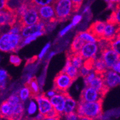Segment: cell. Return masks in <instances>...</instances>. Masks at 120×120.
Masks as SVG:
<instances>
[{
    "instance_id": "1",
    "label": "cell",
    "mask_w": 120,
    "mask_h": 120,
    "mask_svg": "<svg viewBox=\"0 0 120 120\" xmlns=\"http://www.w3.org/2000/svg\"><path fill=\"white\" fill-rule=\"evenodd\" d=\"M103 99L93 102H84L79 100L77 104L76 112L79 117H87L94 120L102 116Z\"/></svg>"
},
{
    "instance_id": "2",
    "label": "cell",
    "mask_w": 120,
    "mask_h": 120,
    "mask_svg": "<svg viewBox=\"0 0 120 120\" xmlns=\"http://www.w3.org/2000/svg\"><path fill=\"white\" fill-rule=\"evenodd\" d=\"M23 37L21 34H4L0 39V49L4 52H16L24 45Z\"/></svg>"
},
{
    "instance_id": "3",
    "label": "cell",
    "mask_w": 120,
    "mask_h": 120,
    "mask_svg": "<svg viewBox=\"0 0 120 120\" xmlns=\"http://www.w3.org/2000/svg\"><path fill=\"white\" fill-rule=\"evenodd\" d=\"M26 4V9L21 16L18 17L17 19V22L21 25L23 28L41 22L38 13L40 6L33 4L32 2Z\"/></svg>"
},
{
    "instance_id": "4",
    "label": "cell",
    "mask_w": 120,
    "mask_h": 120,
    "mask_svg": "<svg viewBox=\"0 0 120 120\" xmlns=\"http://www.w3.org/2000/svg\"><path fill=\"white\" fill-rule=\"evenodd\" d=\"M55 11L57 22L68 20L73 13L71 0H57L52 4Z\"/></svg>"
},
{
    "instance_id": "5",
    "label": "cell",
    "mask_w": 120,
    "mask_h": 120,
    "mask_svg": "<svg viewBox=\"0 0 120 120\" xmlns=\"http://www.w3.org/2000/svg\"><path fill=\"white\" fill-rule=\"evenodd\" d=\"M74 81L65 72L61 71L57 74L54 79V89L57 93L66 92Z\"/></svg>"
},
{
    "instance_id": "6",
    "label": "cell",
    "mask_w": 120,
    "mask_h": 120,
    "mask_svg": "<svg viewBox=\"0 0 120 120\" xmlns=\"http://www.w3.org/2000/svg\"><path fill=\"white\" fill-rule=\"evenodd\" d=\"M38 13L41 21L44 23L46 26L49 23L57 22L55 11L52 4L40 7L38 10Z\"/></svg>"
},
{
    "instance_id": "7",
    "label": "cell",
    "mask_w": 120,
    "mask_h": 120,
    "mask_svg": "<svg viewBox=\"0 0 120 120\" xmlns=\"http://www.w3.org/2000/svg\"><path fill=\"white\" fill-rule=\"evenodd\" d=\"M101 57L104 61L108 69H112L113 67L120 60V56L112 48L100 51Z\"/></svg>"
},
{
    "instance_id": "8",
    "label": "cell",
    "mask_w": 120,
    "mask_h": 120,
    "mask_svg": "<svg viewBox=\"0 0 120 120\" xmlns=\"http://www.w3.org/2000/svg\"><path fill=\"white\" fill-rule=\"evenodd\" d=\"M0 17L1 26H3L5 25H8L10 28L16 23L18 19L17 12L11 11L5 8L1 10Z\"/></svg>"
},
{
    "instance_id": "9",
    "label": "cell",
    "mask_w": 120,
    "mask_h": 120,
    "mask_svg": "<svg viewBox=\"0 0 120 120\" xmlns=\"http://www.w3.org/2000/svg\"><path fill=\"white\" fill-rule=\"evenodd\" d=\"M35 99L38 103L39 112L44 116H45L53 109V105L50 102V98L47 97L46 94L44 93L40 94L38 96L36 97Z\"/></svg>"
},
{
    "instance_id": "10",
    "label": "cell",
    "mask_w": 120,
    "mask_h": 120,
    "mask_svg": "<svg viewBox=\"0 0 120 120\" xmlns=\"http://www.w3.org/2000/svg\"><path fill=\"white\" fill-rule=\"evenodd\" d=\"M100 99H103L100 94L94 88L90 86H86V88L81 91L80 100L84 102H96Z\"/></svg>"
},
{
    "instance_id": "11",
    "label": "cell",
    "mask_w": 120,
    "mask_h": 120,
    "mask_svg": "<svg viewBox=\"0 0 120 120\" xmlns=\"http://www.w3.org/2000/svg\"><path fill=\"white\" fill-rule=\"evenodd\" d=\"M106 26V22L96 21L90 25V26L87 29V31L95 37V38L98 42L103 39Z\"/></svg>"
},
{
    "instance_id": "12",
    "label": "cell",
    "mask_w": 120,
    "mask_h": 120,
    "mask_svg": "<svg viewBox=\"0 0 120 120\" xmlns=\"http://www.w3.org/2000/svg\"><path fill=\"white\" fill-rule=\"evenodd\" d=\"M66 93H57L56 95L50 99L53 108L59 113L61 116L64 115L66 102Z\"/></svg>"
},
{
    "instance_id": "13",
    "label": "cell",
    "mask_w": 120,
    "mask_h": 120,
    "mask_svg": "<svg viewBox=\"0 0 120 120\" xmlns=\"http://www.w3.org/2000/svg\"><path fill=\"white\" fill-rule=\"evenodd\" d=\"M88 86L91 87L97 90L103 98H105L107 93L108 92L110 89L105 83L103 77L101 75H97L93 80L89 84Z\"/></svg>"
},
{
    "instance_id": "14",
    "label": "cell",
    "mask_w": 120,
    "mask_h": 120,
    "mask_svg": "<svg viewBox=\"0 0 120 120\" xmlns=\"http://www.w3.org/2000/svg\"><path fill=\"white\" fill-rule=\"evenodd\" d=\"M101 76L103 77L105 84L110 89L120 85V76L112 69L108 70Z\"/></svg>"
},
{
    "instance_id": "15",
    "label": "cell",
    "mask_w": 120,
    "mask_h": 120,
    "mask_svg": "<svg viewBox=\"0 0 120 120\" xmlns=\"http://www.w3.org/2000/svg\"><path fill=\"white\" fill-rule=\"evenodd\" d=\"M98 48V44L96 42H87L79 52V53L84 60L95 57Z\"/></svg>"
},
{
    "instance_id": "16",
    "label": "cell",
    "mask_w": 120,
    "mask_h": 120,
    "mask_svg": "<svg viewBox=\"0 0 120 120\" xmlns=\"http://www.w3.org/2000/svg\"><path fill=\"white\" fill-rule=\"evenodd\" d=\"M45 27H46L45 24L41 21L38 23L24 28L22 31L21 35L23 38H26L38 32H43L45 33L46 32Z\"/></svg>"
},
{
    "instance_id": "17",
    "label": "cell",
    "mask_w": 120,
    "mask_h": 120,
    "mask_svg": "<svg viewBox=\"0 0 120 120\" xmlns=\"http://www.w3.org/2000/svg\"><path fill=\"white\" fill-rule=\"evenodd\" d=\"M120 30V25L106 23L103 39L112 41L116 38ZM102 39V40H103Z\"/></svg>"
},
{
    "instance_id": "18",
    "label": "cell",
    "mask_w": 120,
    "mask_h": 120,
    "mask_svg": "<svg viewBox=\"0 0 120 120\" xmlns=\"http://www.w3.org/2000/svg\"><path fill=\"white\" fill-rule=\"evenodd\" d=\"M66 60L69 61L72 65H74L78 69H79L83 65L82 61L84 59L81 56L79 52L74 53L69 50L66 52Z\"/></svg>"
},
{
    "instance_id": "19",
    "label": "cell",
    "mask_w": 120,
    "mask_h": 120,
    "mask_svg": "<svg viewBox=\"0 0 120 120\" xmlns=\"http://www.w3.org/2000/svg\"><path fill=\"white\" fill-rule=\"evenodd\" d=\"M25 86L28 87L30 90V99H35L36 97L40 94V88L36 77H32L28 79Z\"/></svg>"
},
{
    "instance_id": "20",
    "label": "cell",
    "mask_w": 120,
    "mask_h": 120,
    "mask_svg": "<svg viewBox=\"0 0 120 120\" xmlns=\"http://www.w3.org/2000/svg\"><path fill=\"white\" fill-rule=\"evenodd\" d=\"M62 71L66 73L69 77L72 79L74 81L77 79L79 75V69L72 65L71 63L68 60H66V65L63 69Z\"/></svg>"
},
{
    "instance_id": "21",
    "label": "cell",
    "mask_w": 120,
    "mask_h": 120,
    "mask_svg": "<svg viewBox=\"0 0 120 120\" xmlns=\"http://www.w3.org/2000/svg\"><path fill=\"white\" fill-rule=\"evenodd\" d=\"M77 104L75 100L71 97L68 93H66V102H65V109L64 115H66L74 112L75 109H77Z\"/></svg>"
},
{
    "instance_id": "22",
    "label": "cell",
    "mask_w": 120,
    "mask_h": 120,
    "mask_svg": "<svg viewBox=\"0 0 120 120\" xmlns=\"http://www.w3.org/2000/svg\"><path fill=\"white\" fill-rule=\"evenodd\" d=\"M1 116L3 118L10 120L13 113V106L8 103L7 100H5L1 105Z\"/></svg>"
},
{
    "instance_id": "23",
    "label": "cell",
    "mask_w": 120,
    "mask_h": 120,
    "mask_svg": "<svg viewBox=\"0 0 120 120\" xmlns=\"http://www.w3.org/2000/svg\"><path fill=\"white\" fill-rule=\"evenodd\" d=\"M106 23H112L115 25L120 24V3L115 5V8L113 10V11L110 15L109 18L107 19Z\"/></svg>"
},
{
    "instance_id": "24",
    "label": "cell",
    "mask_w": 120,
    "mask_h": 120,
    "mask_svg": "<svg viewBox=\"0 0 120 120\" xmlns=\"http://www.w3.org/2000/svg\"><path fill=\"white\" fill-rule=\"evenodd\" d=\"M13 106V113L10 120H21L24 113V106L23 102Z\"/></svg>"
},
{
    "instance_id": "25",
    "label": "cell",
    "mask_w": 120,
    "mask_h": 120,
    "mask_svg": "<svg viewBox=\"0 0 120 120\" xmlns=\"http://www.w3.org/2000/svg\"><path fill=\"white\" fill-rule=\"evenodd\" d=\"M93 70L96 74L98 75H103L108 70V69L106 66L104 61L102 59V57L96 59Z\"/></svg>"
},
{
    "instance_id": "26",
    "label": "cell",
    "mask_w": 120,
    "mask_h": 120,
    "mask_svg": "<svg viewBox=\"0 0 120 120\" xmlns=\"http://www.w3.org/2000/svg\"><path fill=\"white\" fill-rule=\"evenodd\" d=\"M85 42H86L83 40H82L81 38L76 35L72 42L69 51L74 53H78L82 49L85 44Z\"/></svg>"
},
{
    "instance_id": "27",
    "label": "cell",
    "mask_w": 120,
    "mask_h": 120,
    "mask_svg": "<svg viewBox=\"0 0 120 120\" xmlns=\"http://www.w3.org/2000/svg\"><path fill=\"white\" fill-rule=\"evenodd\" d=\"M77 35H78L79 38L83 40L86 42H98L95 37L86 30V32H78L77 33Z\"/></svg>"
},
{
    "instance_id": "28",
    "label": "cell",
    "mask_w": 120,
    "mask_h": 120,
    "mask_svg": "<svg viewBox=\"0 0 120 120\" xmlns=\"http://www.w3.org/2000/svg\"><path fill=\"white\" fill-rule=\"evenodd\" d=\"M19 96L20 97V100H21L22 102H24V101H25L28 98H30V90H29V89L28 87L25 86L23 88H22L21 90H20L19 94Z\"/></svg>"
},
{
    "instance_id": "29",
    "label": "cell",
    "mask_w": 120,
    "mask_h": 120,
    "mask_svg": "<svg viewBox=\"0 0 120 120\" xmlns=\"http://www.w3.org/2000/svg\"><path fill=\"white\" fill-rule=\"evenodd\" d=\"M95 57H91V58L84 60L82 66L86 68L87 69L91 71V70H93L94 66V64H95Z\"/></svg>"
},
{
    "instance_id": "30",
    "label": "cell",
    "mask_w": 120,
    "mask_h": 120,
    "mask_svg": "<svg viewBox=\"0 0 120 120\" xmlns=\"http://www.w3.org/2000/svg\"><path fill=\"white\" fill-rule=\"evenodd\" d=\"M7 100L11 106H15L20 103V102H22L20 100L19 96L17 94H15L10 96Z\"/></svg>"
},
{
    "instance_id": "31",
    "label": "cell",
    "mask_w": 120,
    "mask_h": 120,
    "mask_svg": "<svg viewBox=\"0 0 120 120\" xmlns=\"http://www.w3.org/2000/svg\"><path fill=\"white\" fill-rule=\"evenodd\" d=\"M8 77H9V75L7 74V72L5 70H3V69L1 70L0 79H1V88L2 90L5 88L6 80H7V78H8Z\"/></svg>"
},
{
    "instance_id": "32",
    "label": "cell",
    "mask_w": 120,
    "mask_h": 120,
    "mask_svg": "<svg viewBox=\"0 0 120 120\" xmlns=\"http://www.w3.org/2000/svg\"><path fill=\"white\" fill-rule=\"evenodd\" d=\"M112 49L120 56V38H116L111 41Z\"/></svg>"
},
{
    "instance_id": "33",
    "label": "cell",
    "mask_w": 120,
    "mask_h": 120,
    "mask_svg": "<svg viewBox=\"0 0 120 120\" xmlns=\"http://www.w3.org/2000/svg\"><path fill=\"white\" fill-rule=\"evenodd\" d=\"M83 1L84 0H71L72 3L73 13H77L79 11L82 4L83 3Z\"/></svg>"
},
{
    "instance_id": "34",
    "label": "cell",
    "mask_w": 120,
    "mask_h": 120,
    "mask_svg": "<svg viewBox=\"0 0 120 120\" xmlns=\"http://www.w3.org/2000/svg\"><path fill=\"white\" fill-rule=\"evenodd\" d=\"M31 1L33 4L41 7V6L52 4L54 0H31Z\"/></svg>"
},
{
    "instance_id": "35",
    "label": "cell",
    "mask_w": 120,
    "mask_h": 120,
    "mask_svg": "<svg viewBox=\"0 0 120 120\" xmlns=\"http://www.w3.org/2000/svg\"><path fill=\"white\" fill-rule=\"evenodd\" d=\"M37 111V105L33 100H31L28 108V113L29 115H34Z\"/></svg>"
},
{
    "instance_id": "36",
    "label": "cell",
    "mask_w": 120,
    "mask_h": 120,
    "mask_svg": "<svg viewBox=\"0 0 120 120\" xmlns=\"http://www.w3.org/2000/svg\"><path fill=\"white\" fill-rule=\"evenodd\" d=\"M10 62L15 66H19L21 64L22 60L19 56L16 55H11L10 57Z\"/></svg>"
},
{
    "instance_id": "37",
    "label": "cell",
    "mask_w": 120,
    "mask_h": 120,
    "mask_svg": "<svg viewBox=\"0 0 120 120\" xmlns=\"http://www.w3.org/2000/svg\"><path fill=\"white\" fill-rule=\"evenodd\" d=\"M96 74L94 72H91L90 73L89 75H88L86 77L84 78V82H85V84H86V86H88L89 84L94 79V78H95L96 77Z\"/></svg>"
},
{
    "instance_id": "38",
    "label": "cell",
    "mask_w": 120,
    "mask_h": 120,
    "mask_svg": "<svg viewBox=\"0 0 120 120\" xmlns=\"http://www.w3.org/2000/svg\"><path fill=\"white\" fill-rule=\"evenodd\" d=\"M66 120H79V117L77 113V112H72L68 115H65Z\"/></svg>"
},
{
    "instance_id": "39",
    "label": "cell",
    "mask_w": 120,
    "mask_h": 120,
    "mask_svg": "<svg viewBox=\"0 0 120 120\" xmlns=\"http://www.w3.org/2000/svg\"><path fill=\"white\" fill-rule=\"evenodd\" d=\"M79 75L82 76V77H83L84 78L86 77L88 75H89L90 73V71L88 70L86 68L84 67L83 66H82L80 69H79Z\"/></svg>"
},
{
    "instance_id": "40",
    "label": "cell",
    "mask_w": 120,
    "mask_h": 120,
    "mask_svg": "<svg viewBox=\"0 0 120 120\" xmlns=\"http://www.w3.org/2000/svg\"><path fill=\"white\" fill-rule=\"evenodd\" d=\"M82 19V16L81 15H76L72 19V24L73 25V26H75L79 22L81 21V20Z\"/></svg>"
},
{
    "instance_id": "41",
    "label": "cell",
    "mask_w": 120,
    "mask_h": 120,
    "mask_svg": "<svg viewBox=\"0 0 120 120\" xmlns=\"http://www.w3.org/2000/svg\"><path fill=\"white\" fill-rule=\"evenodd\" d=\"M72 26H73L72 24L71 23V24H70V25H69L68 26H67L66 27H65V28H64L63 30H61L60 31V36L64 35H65L69 30H70V29L72 28Z\"/></svg>"
},
{
    "instance_id": "42",
    "label": "cell",
    "mask_w": 120,
    "mask_h": 120,
    "mask_svg": "<svg viewBox=\"0 0 120 120\" xmlns=\"http://www.w3.org/2000/svg\"><path fill=\"white\" fill-rule=\"evenodd\" d=\"M50 46V43H48L47 44H46V45H45V46L43 48V49H42V51H41V53H40V55H39V58L40 59L42 58V57L44 56V55L45 54V53H46L47 50L49 49Z\"/></svg>"
},
{
    "instance_id": "43",
    "label": "cell",
    "mask_w": 120,
    "mask_h": 120,
    "mask_svg": "<svg viewBox=\"0 0 120 120\" xmlns=\"http://www.w3.org/2000/svg\"><path fill=\"white\" fill-rule=\"evenodd\" d=\"M37 38V37H34L33 35H30L29 37H26V38H25V39L24 40V44H27L30 43V42H32V41L35 40V39Z\"/></svg>"
},
{
    "instance_id": "44",
    "label": "cell",
    "mask_w": 120,
    "mask_h": 120,
    "mask_svg": "<svg viewBox=\"0 0 120 120\" xmlns=\"http://www.w3.org/2000/svg\"><path fill=\"white\" fill-rule=\"evenodd\" d=\"M112 70L118 73V74H120V60L116 63V65L113 66V68H112Z\"/></svg>"
},
{
    "instance_id": "45",
    "label": "cell",
    "mask_w": 120,
    "mask_h": 120,
    "mask_svg": "<svg viewBox=\"0 0 120 120\" xmlns=\"http://www.w3.org/2000/svg\"><path fill=\"white\" fill-rule=\"evenodd\" d=\"M45 94H46V95L47 96V97H49V98L50 99L51 98L54 96V95H56V94H57V92L54 90V89H53V90L48 91V92Z\"/></svg>"
},
{
    "instance_id": "46",
    "label": "cell",
    "mask_w": 120,
    "mask_h": 120,
    "mask_svg": "<svg viewBox=\"0 0 120 120\" xmlns=\"http://www.w3.org/2000/svg\"><path fill=\"white\" fill-rule=\"evenodd\" d=\"M7 1V0H1V5H0L1 10L4 9V8L6 7Z\"/></svg>"
},
{
    "instance_id": "47",
    "label": "cell",
    "mask_w": 120,
    "mask_h": 120,
    "mask_svg": "<svg viewBox=\"0 0 120 120\" xmlns=\"http://www.w3.org/2000/svg\"><path fill=\"white\" fill-rule=\"evenodd\" d=\"M60 116H57V117H45L44 118L43 120H60Z\"/></svg>"
},
{
    "instance_id": "48",
    "label": "cell",
    "mask_w": 120,
    "mask_h": 120,
    "mask_svg": "<svg viewBox=\"0 0 120 120\" xmlns=\"http://www.w3.org/2000/svg\"><path fill=\"white\" fill-rule=\"evenodd\" d=\"M109 1L110 3H112V4H118V3H120V0H109Z\"/></svg>"
},
{
    "instance_id": "49",
    "label": "cell",
    "mask_w": 120,
    "mask_h": 120,
    "mask_svg": "<svg viewBox=\"0 0 120 120\" xmlns=\"http://www.w3.org/2000/svg\"><path fill=\"white\" fill-rule=\"evenodd\" d=\"M79 120H91L90 118H87V117L83 116V117H79Z\"/></svg>"
},
{
    "instance_id": "50",
    "label": "cell",
    "mask_w": 120,
    "mask_h": 120,
    "mask_svg": "<svg viewBox=\"0 0 120 120\" xmlns=\"http://www.w3.org/2000/svg\"><path fill=\"white\" fill-rule=\"evenodd\" d=\"M36 120L35 119H33V120Z\"/></svg>"
},
{
    "instance_id": "51",
    "label": "cell",
    "mask_w": 120,
    "mask_h": 120,
    "mask_svg": "<svg viewBox=\"0 0 120 120\" xmlns=\"http://www.w3.org/2000/svg\"><path fill=\"white\" fill-rule=\"evenodd\" d=\"M57 1V0H54V1Z\"/></svg>"
}]
</instances>
